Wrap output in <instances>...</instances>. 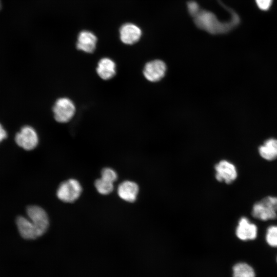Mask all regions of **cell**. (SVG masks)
<instances>
[{
  "label": "cell",
  "instance_id": "cell-1",
  "mask_svg": "<svg viewBox=\"0 0 277 277\" xmlns=\"http://www.w3.org/2000/svg\"><path fill=\"white\" fill-rule=\"evenodd\" d=\"M193 18L197 27L215 34L228 32L238 25L240 21L234 11L231 14L229 20L221 22L213 13L201 9Z\"/></svg>",
  "mask_w": 277,
  "mask_h": 277
},
{
  "label": "cell",
  "instance_id": "cell-2",
  "mask_svg": "<svg viewBox=\"0 0 277 277\" xmlns=\"http://www.w3.org/2000/svg\"><path fill=\"white\" fill-rule=\"evenodd\" d=\"M82 191V188L79 182L71 179L60 184L56 195L63 202L72 203L80 197Z\"/></svg>",
  "mask_w": 277,
  "mask_h": 277
},
{
  "label": "cell",
  "instance_id": "cell-3",
  "mask_svg": "<svg viewBox=\"0 0 277 277\" xmlns=\"http://www.w3.org/2000/svg\"><path fill=\"white\" fill-rule=\"evenodd\" d=\"M54 119L58 123L70 121L75 113V106L69 98L62 97L56 100L52 108Z\"/></svg>",
  "mask_w": 277,
  "mask_h": 277
},
{
  "label": "cell",
  "instance_id": "cell-4",
  "mask_svg": "<svg viewBox=\"0 0 277 277\" xmlns=\"http://www.w3.org/2000/svg\"><path fill=\"white\" fill-rule=\"evenodd\" d=\"M27 214L34 225L38 237L43 235L49 226V219L45 210L39 206L31 205L27 207Z\"/></svg>",
  "mask_w": 277,
  "mask_h": 277
},
{
  "label": "cell",
  "instance_id": "cell-5",
  "mask_svg": "<svg viewBox=\"0 0 277 277\" xmlns=\"http://www.w3.org/2000/svg\"><path fill=\"white\" fill-rule=\"evenodd\" d=\"M15 142L26 150H31L38 144V136L36 130L31 126H23L15 134Z\"/></svg>",
  "mask_w": 277,
  "mask_h": 277
},
{
  "label": "cell",
  "instance_id": "cell-6",
  "mask_svg": "<svg viewBox=\"0 0 277 277\" xmlns=\"http://www.w3.org/2000/svg\"><path fill=\"white\" fill-rule=\"evenodd\" d=\"M215 177L219 182L230 184L235 180L238 172L234 164L226 160H222L215 165Z\"/></svg>",
  "mask_w": 277,
  "mask_h": 277
},
{
  "label": "cell",
  "instance_id": "cell-7",
  "mask_svg": "<svg viewBox=\"0 0 277 277\" xmlns=\"http://www.w3.org/2000/svg\"><path fill=\"white\" fill-rule=\"evenodd\" d=\"M166 66L165 63L160 60H155L148 62L144 66L143 74L148 81L156 82L161 80L165 75Z\"/></svg>",
  "mask_w": 277,
  "mask_h": 277
},
{
  "label": "cell",
  "instance_id": "cell-8",
  "mask_svg": "<svg viewBox=\"0 0 277 277\" xmlns=\"http://www.w3.org/2000/svg\"><path fill=\"white\" fill-rule=\"evenodd\" d=\"M235 234L242 241L253 240L257 237L258 227L246 217H242L238 222Z\"/></svg>",
  "mask_w": 277,
  "mask_h": 277
},
{
  "label": "cell",
  "instance_id": "cell-9",
  "mask_svg": "<svg viewBox=\"0 0 277 277\" xmlns=\"http://www.w3.org/2000/svg\"><path fill=\"white\" fill-rule=\"evenodd\" d=\"M141 35V29L133 24H125L120 29V39L123 43L127 45H132L136 43Z\"/></svg>",
  "mask_w": 277,
  "mask_h": 277
},
{
  "label": "cell",
  "instance_id": "cell-10",
  "mask_svg": "<svg viewBox=\"0 0 277 277\" xmlns=\"http://www.w3.org/2000/svg\"><path fill=\"white\" fill-rule=\"evenodd\" d=\"M96 43L97 37L92 32L84 30L78 35L76 48L86 53H92L96 48Z\"/></svg>",
  "mask_w": 277,
  "mask_h": 277
},
{
  "label": "cell",
  "instance_id": "cell-11",
  "mask_svg": "<svg viewBox=\"0 0 277 277\" xmlns=\"http://www.w3.org/2000/svg\"><path fill=\"white\" fill-rule=\"evenodd\" d=\"M16 224L21 236L27 240H33L38 237L36 230L29 219L18 216Z\"/></svg>",
  "mask_w": 277,
  "mask_h": 277
},
{
  "label": "cell",
  "instance_id": "cell-12",
  "mask_svg": "<svg viewBox=\"0 0 277 277\" xmlns=\"http://www.w3.org/2000/svg\"><path fill=\"white\" fill-rule=\"evenodd\" d=\"M138 187L135 183L126 181L120 184L117 193L119 196L123 200L128 202H134L138 193Z\"/></svg>",
  "mask_w": 277,
  "mask_h": 277
},
{
  "label": "cell",
  "instance_id": "cell-13",
  "mask_svg": "<svg viewBox=\"0 0 277 277\" xmlns=\"http://www.w3.org/2000/svg\"><path fill=\"white\" fill-rule=\"evenodd\" d=\"M251 213L254 218L264 221L274 220L277 217V212L261 200L253 205Z\"/></svg>",
  "mask_w": 277,
  "mask_h": 277
},
{
  "label": "cell",
  "instance_id": "cell-14",
  "mask_svg": "<svg viewBox=\"0 0 277 277\" xmlns=\"http://www.w3.org/2000/svg\"><path fill=\"white\" fill-rule=\"evenodd\" d=\"M96 72L98 76L103 80H109L116 74L115 64L109 58H103L97 64Z\"/></svg>",
  "mask_w": 277,
  "mask_h": 277
},
{
  "label": "cell",
  "instance_id": "cell-15",
  "mask_svg": "<svg viewBox=\"0 0 277 277\" xmlns=\"http://www.w3.org/2000/svg\"><path fill=\"white\" fill-rule=\"evenodd\" d=\"M260 156L267 161H273L277 159V140L269 138L259 148Z\"/></svg>",
  "mask_w": 277,
  "mask_h": 277
},
{
  "label": "cell",
  "instance_id": "cell-16",
  "mask_svg": "<svg viewBox=\"0 0 277 277\" xmlns=\"http://www.w3.org/2000/svg\"><path fill=\"white\" fill-rule=\"evenodd\" d=\"M233 277H255L253 268L246 263L235 264L232 268Z\"/></svg>",
  "mask_w": 277,
  "mask_h": 277
},
{
  "label": "cell",
  "instance_id": "cell-17",
  "mask_svg": "<svg viewBox=\"0 0 277 277\" xmlns=\"http://www.w3.org/2000/svg\"><path fill=\"white\" fill-rule=\"evenodd\" d=\"M94 185L97 191L104 195L110 193L113 190V183L102 177L95 181Z\"/></svg>",
  "mask_w": 277,
  "mask_h": 277
},
{
  "label": "cell",
  "instance_id": "cell-18",
  "mask_svg": "<svg viewBox=\"0 0 277 277\" xmlns=\"http://www.w3.org/2000/svg\"><path fill=\"white\" fill-rule=\"evenodd\" d=\"M265 240L270 246L277 247V225H272L268 227Z\"/></svg>",
  "mask_w": 277,
  "mask_h": 277
},
{
  "label": "cell",
  "instance_id": "cell-19",
  "mask_svg": "<svg viewBox=\"0 0 277 277\" xmlns=\"http://www.w3.org/2000/svg\"><path fill=\"white\" fill-rule=\"evenodd\" d=\"M102 178L113 183L117 178L116 172L110 168H105L101 171Z\"/></svg>",
  "mask_w": 277,
  "mask_h": 277
},
{
  "label": "cell",
  "instance_id": "cell-20",
  "mask_svg": "<svg viewBox=\"0 0 277 277\" xmlns=\"http://www.w3.org/2000/svg\"><path fill=\"white\" fill-rule=\"evenodd\" d=\"M261 201L277 212V197L268 196L263 198Z\"/></svg>",
  "mask_w": 277,
  "mask_h": 277
},
{
  "label": "cell",
  "instance_id": "cell-21",
  "mask_svg": "<svg viewBox=\"0 0 277 277\" xmlns=\"http://www.w3.org/2000/svg\"><path fill=\"white\" fill-rule=\"evenodd\" d=\"M187 8L190 14L194 17L201 10L199 5L194 1H190L187 3Z\"/></svg>",
  "mask_w": 277,
  "mask_h": 277
},
{
  "label": "cell",
  "instance_id": "cell-22",
  "mask_svg": "<svg viewBox=\"0 0 277 277\" xmlns=\"http://www.w3.org/2000/svg\"><path fill=\"white\" fill-rule=\"evenodd\" d=\"M255 2L261 10H267L271 5L272 0H255Z\"/></svg>",
  "mask_w": 277,
  "mask_h": 277
},
{
  "label": "cell",
  "instance_id": "cell-23",
  "mask_svg": "<svg viewBox=\"0 0 277 277\" xmlns=\"http://www.w3.org/2000/svg\"><path fill=\"white\" fill-rule=\"evenodd\" d=\"M7 137V133L6 130L3 127V125L0 123V143Z\"/></svg>",
  "mask_w": 277,
  "mask_h": 277
},
{
  "label": "cell",
  "instance_id": "cell-24",
  "mask_svg": "<svg viewBox=\"0 0 277 277\" xmlns=\"http://www.w3.org/2000/svg\"><path fill=\"white\" fill-rule=\"evenodd\" d=\"M1 8V1H0V9Z\"/></svg>",
  "mask_w": 277,
  "mask_h": 277
},
{
  "label": "cell",
  "instance_id": "cell-25",
  "mask_svg": "<svg viewBox=\"0 0 277 277\" xmlns=\"http://www.w3.org/2000/svg\"><path fill=\"white\" fill-rule=\"evenodd\" d=\"M276 261H277V258H276Z\"/></svg>",
  "mask_w": 277,
  "mask_h": 277
}]
</instances>
